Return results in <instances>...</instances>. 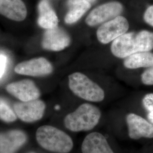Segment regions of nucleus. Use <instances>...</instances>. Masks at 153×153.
I'll return each mask as SVG.
<instances>
[{
  "label": "nucleus",
  "instance_id": "nucleus-1",
  "mask_svg": "<svg viewBox=\"0 0 153 153\" xmlns=\"http://www.w3.org/2000/svg\"><path fill=\"white\" fill-rule=\"evenodd\" d=\"M153 48V33L146 30L126 33L115 39L111 47L112 54L120 59L137 52H149Z\"/></svg>",
  "mask_w": 153,
  "mask_h": 153
},
{
  "label": "nucleus",
  "instance_id": "nucleus-2",
  "mask_svg": "<svg viewBox=\"0 0 153 153\" xmlns=\"http://www.w3.org/2000/svg\"><path fill=\"white\" fill-rule=\"evenodd\" d=\"M36 139L42 148L56 153H69L73 146L69 135L52 126L40 127L36 131Z\"/></svg>",
  "mask_w": 153,
  "mask_h": 153
},
{
  "label": "nucleus",
  "instance_id": "nucleus-3",
  "mask_svg": "<svg viewBox=\"0 0 153 153\" xmlns=\"http://www.w3.org/2000/svg\"><path fill=\"white\" fill-rule=\"evenodd\" d=\"M100 116V111L97 107L85 103L67 115L64 123L66 128L71 131H88L98 124Z\"/></svg>",
  "mask_w": 153,
  "mask_h": 153
},
{
  "label": "nucleus",
  "instance_id": "nucleus-4",
  "mask_svg": "<svg viewBox=\"0 0 153 153\" xmlns=\"http://www.w3.org/2000/svg\"><path fill=\"white\" fill-rule=\"evenodd\" d=\"M69 86L76 95L86 100L99 102L104 99L103 89L81 73L76 72L69 76Z\"/></svg>",
  "mask_w": 153,
  "mask_h": 153
},
{
  "label": "nucleus",
  "instance_id": "nucleus-5",
  "mask_svg": "<svg viewBox=\"0 0 153 153\" xmlns=\"http://www.w3.org/2000/svg\"><path fill=\"white\" fill-rule=\"evenodd\" d=\"M129 28V23L125 17L116 16L115 18L105 22L99 27L97 36L99 41L106 44L126 33Z\"/></svg>",
  "mask_w": 153,
  "mask_h": 153
},
{
  "label": "nucleus",
  "instance_id": "nucleus-6",
  "mask_svg": "<svg viewBox=\"0 0 153 153\" xmlns=\"http://www.w3.org/2000/svg\"><path fill=\"white\" fill-rule=\"evenodd\" d=\"M123 10V6L119 2H107L94 9L88 15L85 22L89 26H95L119 16Z\"/></svg>",
  "mask_w": 153,
  "mask_h": 153
},
{
  "label": "nucleus",
  "instance_id": "nucleus-7",
  "mask_svg": "<svg viewBox=\"0 0 153 153\" xmlns=\"http://www.w3.org/2000/svg\"><path fill=\"white\" fill-rule=\"evenodd\" d=\"M14 109L18 117L22 121L31 123L42 118L45 109L44 102L40 100L17 103Z\"/></svg>",
  "mask_w": 153,
  "mask_h": 153
},
{
  "label": "nucleus",
  "instance_id": "nucleus-8",
  "mask_svg": "<svg viewBox=\"0 0 153 153\" xmlns=\"http://www.w3.org/2000/svg\"><path fill=\"white\" fill-rule=\"evenodd\" d=\"M16 73L30 76H44L52 73L51 64L44 57L33 59L18 64L15 68Z\"/></svg>",
  "mask_w": 153,
  "mask_h": 153
},
{
  "label": "nucleus",
  "instance_id": "nucleus-9",
  "mask_svg": "<svg viewBox=\"0 0 153 153\" xmlns=\"http://www.w3.org/2000/svg\"><path fill=\"white\" fill-rule=\"evenodd\" d=\"M71 43L69 35L58 26L47 30L42 40L44 49L53 51H60L66 48Z\"/></svg>",
  "mask_w": 153,
  "mask_h": 153
},
{
  "label": "nucleus",
  "instance_id": "nucleus-10",
  "mask_svg": "<svg viewBox=\"0 0 153 153\" xmlns=\"http://www.w3.org/2000/svg\"><path fill=\"white\" fill-rule=\"evenodd\" d=\"M129 136L131 139L138 140L140 138H153V124L142 117L134 114L126 116Z\"/></svg>",
  "mask_w": 153,
  "mask_h": 153
},
{
  "label": "nucleus",
  "instance_id": "nucleus-11",
  "mask_svg": "<svg viewBox=\"0 0 153 153\" xmlns=\"http://www.w3.org/2000/svg\"><path fill=\"white\" fill-rule=\"evenodd\" d=\"M6 90L22 102L37 99L40 94L34 83L27 79L11 83L6 86Z\"/></svg>",
  "mask_w": 153,
  "mask_h": 153
},
{
  "label": "nucleus",
  "instance_id": "nucleus-12",
  "mask_svg": "<svg viewBox=\"0 0 153 153\" xmlns=\"http://www.w3.org/2000/svg\"><path fill=\"white\" fill-rule=\"evenodd\" d=\"M27 9L22 0H0V14L15 21H23Z\"/></svg>",
  "mask_w": 153,
  "mask_h": 153
},
{
  "label": "nucleus",
  "instance_id": "nucleus-13",
  "mask_svg": "<svg viewBox=\"0 0 153 153\" xmlns=\"http://www.w3.org/2000/svg\"><path fill=\"white\" fill-rule=\"evenodd\" d=\"M82 153H114L104 136L94 132L85 137L82 144Z\"/></svg>",
  "mask_w": 153,
  "mask_h": 153
},
{
  "label": "nucleus",
  "instance_id": "nucleus-14",
  "mask_svg": "<svg viewBox=\"0 0 153 153\" xmlns=\"http://www.w3.org/2000/svg\"><path fill=\"white\" fill-rule=\"evenodd\" d=\"M26 140L25 134L19 131L0 133V153H13Z\"/></svg>",
  "mask_w": 153,
  "mask_h": 153
},
{
  "label": "nucleus",
  "instance_id": "nucleus-15",
  "mask_svg": "<svg viewBox=\"0 0 153 153\" xmlns=\"http://www.w3.org/2000/svg\"><path fill=\"white\" fill-rule=\"evenodd\" d=\"M38 23L41 27L48 30L57 26L59 19L47 0H42L38 5Z\"/></svg>",
  "mask_w": 153,
  "mask_h": 153
},
{
  "label": "nucleus",
  "instance_id": "nucleus-16",
  "mask_svg": "<svg viewBox=\"0 0 153 153\" xmlns=\"http://www.w3.org/2000/svg\"><path fill=\"white\" fill-rule=\"evenodd\" d=\"M67 5L69 11L66 14L65 22L69 25L78 21L91 6V5L85 0H68Z\"/></svg>",
  "mask_w": 153,
  "mask_h": 153
},
{
  "label": "nucleus",
  "instance_id": "nucleus-17",
  "mask_svg": "<svg viewBox=\"0 0 153 153\" xmlns=\"http://www.w3.org/2000/svg\"><path fill=\"white\" fill-rule=\"evenodd\" d=\"M124 65L128 69L149 68L153 66V53L149 52H140L126 57Z\"/></svg>",
  "mask_w": 153,
  "mask_h": 153
},
{
  "label": "nucleus",
  "instance_id": "nucleus-18",
  "mask_svg": "<svg viewBox=\"0 0 153 153\" xmlns=\"http://www.w3.org/2000/svg\"><path fill=\"white\" fill-rule=\"evenodd\" d=\"M0 119L6 122H13L16 119L15 112L7 103L0 99Z\"/></svg>",
  "mask_w": 153,
  "mask_h": 153
},
{
  "label": "nucleus",
  "instance_id": "nucleus-19",
  "mask_svg": "<svg viewBox=\"0 0 153 153\" xmlns=\"http://www.w3.org/2000/svg\"><path fill=\"white\" fill-rule=\"evenodd\" d=\"M142 103L148 111V120L153 124V94H146L143 98Z\"/></svg>",
  "mask_w": 153,
  "mask_h": 153
},
{
  "label": "nucleus",
  "instance_id": "nucleus-20",
  "mask_svg": "<svg viewBox=\"0 0 153 153\" xmlns=\"http://www.w3.org/2000/svg\"><path fill=\"white\" fill-rule=\"evenodd\" d=\"M142 83L146 85H153V66L148 68L141 75Z\"/></svg>",
  "mask_w": 153,
  "mask_h": 153
},
{
  "label": "nucleus",
  "instance_id": "nucleus-21",
  "mask_svg": "<svg viewBox=\"0 0 153 153\" xmlns=\"http://www.w3.org/2000/svg\"><path fill=\"white\" fill-rule=\"evenodd\" d=\"M143 19L148 25L153 27V5L149 6L146 9L143 15Z\"/></svg>",
  "mask_w": 153,
  "mask_h": 153
},
{
  "label": "nucleus",
  "instance_id": "nucleus-22",
  "mask_svg": "<svg viewBox=\"0 0 153 153\" xmlns=\"http://www.w3.org/2000/svg\"><path fill=\"white\" fill-rule=\"evenodd\" d=\"M7 61V57L5 55L0 54V79L4 76L5 72Z\"/></svg>",
  "mask_w": 153,
  "mask_h": 153
},
{
  "label": "nucleus",
  "instance_id": "nucleus-23",
  "mask_svg": "<svg viewBox=\"0 0 153 153\" xmlns=\"http://www.w3.org/2000/svg\"><path fill=\"white\" fill-rule=\"evenodd\" d=\"M85 1H88V2H89L91 5H93L97 1V0H85Z\"/></svg>",
  "mask_w": 153,
  "mask_h": 153
},
{
  "label": "nucleus",
  "instance_id": "nucleus-24",
  "mask_svg": "<svg viewBox=\"0 0 153 153\" xmlns=\"http://www.w3.org/2000/svg\"></svg>",
  "mask_w": 153,
  "mask_h": 153
}]
</instances>
